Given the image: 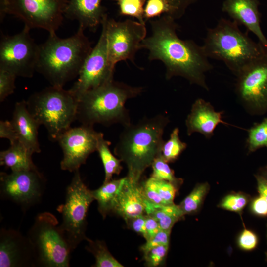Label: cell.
<instances>
[{"label": "cell", "instance_id": "cell-16", "mask_svg": "<svg viewBox=\"0 0 267 267\" xmlns=\"http://www.w3.org/2000/svg\"><path fill=\"white\" fill-rule=\"evenodd\" d=\"M36 266L33 246L28 237L14 229L0 231V267Z\"/></svg>", "mask_w": 267, "mask_h": 267}, {"label": "cell", "instance_id": "cell-38", "mask_svg": "<svg viewBox=\"0 0 267 267\" xmlns=\"http://www.w3.org/2000/svg\"><path fill=\"white\" fill-rule=\"evenodd\" d=\"M142 187L144 197L146 200L156 204H165L158 193L154 178L150 177L143 183Z\"/></svg>", "mask_w": 267, "mask_h": 267}, {"label": "cell", "instance_id": "cell-14", "mask_svg": "<svg viewBox=\"0 0 267 267\" xmlns=\"http://www.w3.org/2000/svg\"><path fill=\"white\" fill-rule=\"evenodd\" d=\"M101 26L97 44L86 59L77 81L69 89L77 100L86 92L114 79L115 69L108 61L106 30L103 21Z\"/></svg>", "mask_w": 267, "mask_h": 267}, {"label": "cell", "instance_id": "cell-18", "mask_svg": "<svg viewBox=\"0 0 267 267\" xmlns=\"http://www.w3.org/2000/svg\"><path fill=\"white\" fill-rule=\"evenodd\" d=\"M223 113L216 111L210 102L203 99H197L185 120L187 135L198 133L206 138H211L219 124H227L222 119Z\"/></svg>", "mask_w": 267, "mask_h": 267}, {"label": "cell", "instance_id": "cell-11", "mask_svg": "<svg viewBox=\"0 0 267 267\" xmlns=\"http://www.w3.org/2000/svg\"><path fill=\"white\" fill-rule=\"evenodd\" d=\"M30 29L24 27L13 36L1 34L0 69L16 77L31 78L36 71L39 55L38 45L30 35Z\"/></svg>", "mask_w": 267, "mask_h": 267}, {"label": "cell", "instance_id": "cell-42", "mask_svg": "<svg viewBox=\"0 0 267 267\" xmlns=\"http://www.w3.org/2000/svg\"><path fill=\"white\" fill-rule=\"evenodd\" d=\"M0 137L7 139L10 144L18 141L16 133L11 121H0Z\"/></svg>", "mask_w": 267, "mask_h": 267}, {"label": "cell", "instance_id": "cell-37", "mask_svg": "<svg viewBox=\"0 0 267 267\" xmlns=\"http://www.w3.org/2000/svg\"><path fill=\"white\" fill-rule=\"evenodd\" d=\"M259 243L257 234L251 230L244 228L238 236L237 244L242 250L247 251L255 249Z\"/></svg>", "mask_w": 267, "mask_h": 267}, {"label": "cell", "instance_id": "cell-6", "mask_svg": "<svg viewBox=\"0 0 267 267\" xmlns=\"http://www.w3.org/2000/svg\"><path fill=\"white\" fill-rule=\"evenodd\" d=\"M28 110L49 137L57 141L76 120L78 100L63 87L51 86L34 93L26 101Z\"/></svg>", "mask_w": 267, "mask_h": 267}, {"label": "cell", "instance_id": "cell-2", "mask_svg": "<svg viewBox=\"0 0 267 267\" xmlns=\"http://www.w3.org/2000/svg\"><path fill=\"white\" fill-rule=\"evenodd\" d=\"M169 122L168 116L159 114L124 126L114 154L126 165V177L130 181L139 182L146 169L160 156L164 132Z\"/></svg>", "mask_w": 267, "mask_h": 267}, {"label": "cell", "instance_id": "cell-7", "mask_svg": "<svg viewBox=\"0 0 267 267\" xmlns=\"http://www.w3.org/2000/svg\"><path fill=\"white\" fill-rule=\"evenodd\" d=\"M27 237L34 251L36 266H70L72 250L53 214L48 212L38 214Z\"/></svg>", "mask_w": 267, "mask_h": 267}, {"label": "cell", "instance_id": "cell-12", "mask_svg": "<svg viewBox=\"0 0 267 267\" xmlns=\"http://www.w3.org/2000/svg\"><path fill=\"white\" fill-rule=\"evenodd\" d=\"M105 23L108 61L115 69L116 64L129 60L134 62L135 55L141 49V43L146 37L145 24L131 19L117 21L107 15Z\"/></svg>", "mask_w": 267, "mask_h": 267}, {"label": "cell", "instance_id": "cell-4", "mask_svg": "<svg viewBox=\"0 0 267 267\" xmlns=\"http://www.w3.org/2000/svg\"><path fill=\"white\" fill-rule=\"evenodd\" d=\"M141 87L132 86L114 80L86 92L78 99L76 120L82 125L104 126L131 123L126 103L143 91Z\"/></svg>", "mask_w": 267, "mask_h": 267}, {"label": "cell", "instance_id": "cell-43", "mask_svg": "<svg viewBox=\"0 0 267 267\" xmlns=\"http://www.w3.org/2000/svg\"><path fill=\"white\" fill-rule=\"evenodd\" d=\"M129 227L141 235L146 240L147 233L145 226V214L131 219L126 222Z\"/></svg>", "mask_w": 267, "mask_h": 267}, {"label": "cell", "instance_id": "cell-13", "mask_svg": "<svg viewBox=\"0 0 267 267\" xmlns=\"http://www.w3.org/2000/svg\"><path fill=\"white\" fill-rule=\"evenodd\" d=\"M45 185V178L38 169L0 173V198L23 209L29 208L41 201Z\"/></svg>", "mask_w": 267, "mask_h": 267}, {"label": "cell", "instance_id": "cell-27", "mask_svg": "<svg viewBox=\"0 0 267 267\" xmlns=\"http://www.w3.org/2000/svg\"><path fill=\"white\" fill-rule=\"evenodd\" d=\"M210 185L207 182L197 184L191 192L180 203L179 207L186 214H194L200 210L209 192Z\"/></svg>", "mask_w": 267, "mask_h": 267}, {"label": "cell", "instance_id": "cell-40", "mask_svg": "<svg viewBox=\"0 0 267 267\" xmlns=\"http://www.w3.org/2000/svg\"><path fill=\"white\" fill-rule=\"evenodd\" d=\"M198 0H167L171 11L170 15L175 20L180 18L185 13L188 7Z\"/></svg>", "mask_w": 267, "mask_h": 267}, {"label": "cell", "instance_id": "cell-3", "mask_svg": "<svg viewBox=\"0 0 267 267\" xmlns=\"http://www.w3.org/2000/svg\"><path fill=\"white\" fill-rule=\"evenodd\" d=\"M79 27L72 36L61 38L56 33L39 45L36 72L42 74L51 86L63 87L78 76L83 64L92 49L91 43Z\"/></svg>", "mask_w": 267, "mask_h": 267}, {"label": "cell", "instance_id": "cell-26", "mask_svg": "<svg viewBox=\"0 0 267 267\" xmlns=\"http://www.w3.org/2000/svg\"><path fill=\"white\" fill-rule=\"evenodd\" d=\"M86 250L93 254L95 259L93 267H124L108 250L104 242L92 240L87 238Z\"/></svg>", "mask_w": 267, "mask_h": 267}, {"label": "cell", "instance_id": "cell-29", "mask_svg": "<svg viewBox=\"0 0 267 267\" xmlns=\"http://www.w3.org/2000/svg\"><path fill=\"white\" fill-rule=\"evenodd\" d=\"M179 129L174 128L169 139L164 141L160 156L168 163L175 161L186 149L187 144L181 140L179 135Z\"/></svg>", "mask_w": 267, "mask_h": 267}, {"label": "cell", "instance_id": "cell-47", "mask_svg": "<svg viewBox=\"0 0 267 267\" xmlns=\"http://www.w3.org/2000/svg\"><path fill=\"white\" fill-rule=\"evenodd\" d=\"M266 255V261L267 262V250L265 253Z\"/></svg>", "mask_w": 267, "mask_h": 267}, {"label": "cell", "instance_id": "cell-17", "mask_svg": "<svg viewBox=\"0 0 267 267\" xmlns=\"http://www.w3.org/2000/svg\"><path fill=\"white\" fill-rule=\"evenodd\" d=\"M259 5L258 0H224L222 10L239 25L253 33L267 51V39L261 27Z\"/></svg>", "mask_w": 267, "mask_h": 267}, {"label": "cell", "instance_id": "cell-25", "mask_svg": "<svg viewBox=\"0 0 267 267\" xmlns=\"http://www.w3.org/2000/svg\"><path fill=\"white\" fill-rule=\"evenodd\" d=\"M111 142L104 139L103 134L99 137L96 151L102 162L105 177L103 182H107L112 179L114 175H119L122 170L121 160L115 157L110 149Z\"/></svg>", "mask_w": 267, "mask_h": 267}, {"label": "cell", "instance_id": "cell-46", "mask_svg": "<svg viewBox=\"0 0 267 267\" xmlns=\"http://www.w3.org/2000/svg\"><path fill=\"white\" fill-rule=\"evenodd\" d=\"M258 174L261 175L266 179H267V163L264 166L262 167L259 169Z\"/></svg>", "mask_w": 267, "mask_h": 267}, {"label": "cell", "instance_id": "cell-22", "mask_svg": "<svg viewBox=\"0 0 267 267\" xmlns=\"http://www.w3.org/2000/svg\"><path fill=\"white\" fill-rule=\"evenodd\" d=\"M33 153L19 140L10 144L6 150L0 152V165L10 168L11 171L36 170L32 156Z\"/></svg>", "mask_w": 267, "mask_h": 267}, {"label": "cell", "instance_id": "cell-8", "mask_svg": "<svg viewBox=\"0 0 267 267\" xmlns=\"http://www.w3.org/2000/svg\"><path fill=\"white\" fill-rule=\"evenodd\" d=\"M94 200L92 191L83 182L79 170L75 171L66 188L65 202L57 208L62 218L60 228L72 251L87 238V215Z\"/></svg>", "mask_w": 267, "mask_h": 267}, {"label": "cell", "instance_id": "cell-15", "mask_svg": "<svg viewBox=\"0 0 267 267\" xmlns=\"http://www.w3.org/2000/svg\"><path fill=\"white\" fill-rule=\"evenodd\" d=\"M103 133L93 126L82 125L65 132L57 141L63 153L60 162L62 170L74 172L86 163L88 157L96 151L99 137Z\"/></svg>", "mask_w": 267, "mask_h": 267}, {"label": "cell", "instance_id": "cell-20", "mask_svg": "<svg viewBox=\"0 0 267 267\" xmlns=\"http://www.w3.org/2000/svg\"><path fill=\"white\" fill-rule=\"evenodd\" d=\"M102 0H68L64 17L78 22L79 27L95 32L108 15Z\"/></svg>", "mask_w": 267, "mask_h": 267}, {"label": "cell", "instance_id": "cell-31", "mask_svg": "<svg viewBox=\"0 0 267 267\" xmlns=\"http://www.w3.org/2000/svg\"><path fill=\"white\" fill-rule=\"evenodd\" d=\"M168 163L161 156L155 158L151 166L152 169L151 177L157 179L171 182L179 187L183 180L175 176L174 171L170 167Z\"/></svg>", "mask_w": 267, "mask_h": 267}, {"label": "cell", "instance_id": "cell-24", "mask_svg": "<svg viewBox=\"0 0 267 267\" xmlns=\"http://www.w3.org/2000/svg\"><path fill=\"white\" fill-rule=\"evenodd\" d=\"M124 178L111 179L103 184L97 189L91 190L92 194L98 204V210L103 218L112 212L113 205L119 189Z\"/></svg>", "mask_w": 267, "mask_h": 267}, {"label": "cell", "instance_id": "cell-35", "mask_svg": "<svg viewBox=\"0 0 267 267\" xmlns=\"http://www.w3.org/2000/svg\"><path fill=\"white\" fill-rule=\"evenodd\" d=\"M16 77L12 73L0 69V102H2L8 96L14 93L15 89V81Z\"/></svg>", "mask_w": 267, "mask_h": 267}, {"label": "cell", "instance_id": "cell-23", "mask_svg": "<svg viewBox=\"0 0 267 267\" xmlns=\"http://www.w3.org/2000/svg\"><path fill=\"white\" fill-rule=\"evenodd\" d=\"M144 205L145 214L154 218L163 230L171 231L174 224L185 215L179 205L175 203L156 204L144 198Z\"/></svg>", "mask_w": 267, "mask_h": 267}, {"label": "cell", "instance_id": "cell-9", "mask_svg": "<svg viewBox=\"0 0 267 267\" xmlns=\"http://www.w3.org/2000/svg\"><path fill=\"white\" fill-rule=\"evenodd\" d=\"M68 0H0V21L6 14L22 20L30 30L56 33L62 24Z\"/></svg>", "mask_w": 267, "mask_h": 267}, {"label": "cell", "instance_id": "cell-32", "mask_svg": "<svg viewBox=\"0 0 267 267\" xmlns=\"http://www.w3.org/2000/svg\"><path fill=\"white\" fill-rule=\"evenodd\" d=\"M249 201L250 197L249 195L242 192H232L224 197L218 206L241 215L244 208Z\"/></svg>", "mask_w": 267, "mask_h": 267}, {"label": "cell", "instance_id": "cell-36", "mask_svg": "<svg viewBox=\"0 0 267 267\" xmlns=\"http://www.w3.org/2000/svg\"><path fill=\"white\" fill-rule=\"evenodd\" d=\"M155 179L158 193L165 204L174 203L175 195L179 187L168 181Z\"/></svg>", "mask_w": 267, "mask_h": 267}, {"label": "cell", "instance_id": "cell-19", "mask_svg": "<svg viewBox=\"0 0 267 267\" xmlns=\"http://www.w3.org/2000/svg\"><path fill=\"white\" fill-rule=\"evenodd\" d=\"M112 212L126 222L145 214L142 185L130 181L127 177L121 185L115 199Z\"/></svg>", "mask_w": 267, "mask_h": 267}, {"label": "cell", "instance_id": "cell-41", "mask_svg": "<svg viewBox=\"0 0 267 267\" xmlns=\"http://www.w3.org/2000/svg\"><path fill=\"white\" fill-rule=\"evenodd\" d=\"M251 213L260 217H267V201L261 196L255 197L250 201Z\"/></svg>", "mask_w": 267, "mask_h": 267}, {"label": "cell", "instance_id": "cell-10", "mask_svg": "<svg viewBox=\"0 0 267 267\" xmlns=\"http://www.w3.org/2000/svg\"><path fill=\"white\" fill-rule=\"evenodd\" d=\"M235 92L252 115L267 112V51L243 68L236 76Z\"/></svg>", "mask_w": 267, "mask_h": 267}, {"label": "cell", "instance_id": "cell-21", "mask_svg": "<svg viewBox=\"0 0 267 267\" xmlns=\"http://www.w3.org/2000/svg\"><path fill=\"white\" fill-rule=\"evenodd\" d=\"M11 122L18 140L33 154L41 152L38 140L40 125L28 110L26 101L16 103Z\"/></svg>", "mask_w": 267, "mask_h": 267}, {"label": "cell", "instance_id": "cell-45", "mask_svg": "<svg viewBox=\"0 0 267 267\" xmlns=\"http://www.w3.org/2000/svg\"><path fill=\"white\" fill-rule=\"evenodd\" d=\"M257 182V188L259 195L267 201V179L259 174L255 175Z\"/></svg>", "mask_w": 267, "mask_h": 267}, {"label": "cell", "instance_id": "cell-44", "mask_svg": "<svg viewBox=\"0 0 267 267\" xmlns=\"http://www.w3.org/2000/svg\"><path fill=\"white\" fill-rule=\"evenodd\" d=\"M145 226L147 233L146 241L155 236L161 230L156 220L153 217L146 214Z\"/></svg>", "mask_w": 267, "mask_h": 267}, {"label": "cell", "instance_id": "cell-1", "mask_svg": "<svg viewBox=\"0 0 267 267\" xmlns=\"http://www.w3.org/2000/svg\"><path fill=\"white\" fill-rule=\"evenodd\" d=\"M175 20L168 14L149 20L151 34L142 41L141 49L148 51L149 60L163 62L166 79L181 77L209 90L206 74L212 70L213 65L202 45L178 36Z\"/></svg>", "mask_w": 267, "mask_h": 267}, {"label": "cell", "instance_id": "cell-34", "mask_svg": "<svg viewBox=\"0 0 267 267\" xmlns=\"http://www.w3.org/2000/svg\"><path fill=\"white\" fill-rule=\"evenodd\" d=\"M169 245H162L151 248L143 254L145 265L148 267H156L165 260Z\"/></svg>", "mask_w": 267, "mask_h": 267}, {"label": "cell", "instance_id": "cell-39", "mask_svg": "<svg viewBox=\"0 0 267 267\" xmlns=\"http://www.w3.org/2000/svg\"><path fill=\"white\" fill-rule=\"evenodd\" d=\"M171 232L160 230L155 236L146 240L140 246L141 251L144 254L152 248L162 245H169Z\"/></svg>", "mask_w": 267, "mask_h": 267}, {"label": "cell", "instance_id": "cell-28", "mask_svg": "<svg viewBox=\"0 0 267 267\" xmlns=\"http://www.w3.org/2000/svg\"><path fill=\"white\" fill-rule=\"evenodd\" d=\"M246 143L248 154L263 147L267 148V117L248 130Z\"/></svg>", "mask_w": 267, "mask_h": 267}, {"label": "cell", "instance_id": "cell-30", "mask_svg": "<svg viewBox=\"0 0 267 267\" xmlns=\"http://www.w3.org/2000/svg\"><path fill=\"white\" fill-rule=\"evenodd\" d=\"M118 7L119 15L134 18L145 24L144 8L146 0H114Z\"/></svg>", "mask_w": 267, "mask_h": 267}, {"label": "cell", "instance_id": "cell-5", "mask_svg": "<svg viewBox=\"0 0 267 267\" xmlns=\"http://www.w3.org/2000/svg\"><path fill=\"white\" fill-rule=\"evenodd\" d=\"M202 46L209 58L223 62L235 76L266 51L237 23L223 18L208 29Z\"/></svg>", "mask_w": 267, "mask_h": 267}, {"label": "cell", "instance_id": "cell-33", "mask_svg": "<svg viewBox=\"0 0 267 267\" xmlns=\"http://www.w3.org/2000/svg\"><path fill=\"white\" fill-rule=\"evenodd\" d=\"M170 6L167 0H146L144 8L145 21L158 18L163 15H169Z\"/></svg>", "mask_w": 267, "mask_h": 267}]
</instances>
